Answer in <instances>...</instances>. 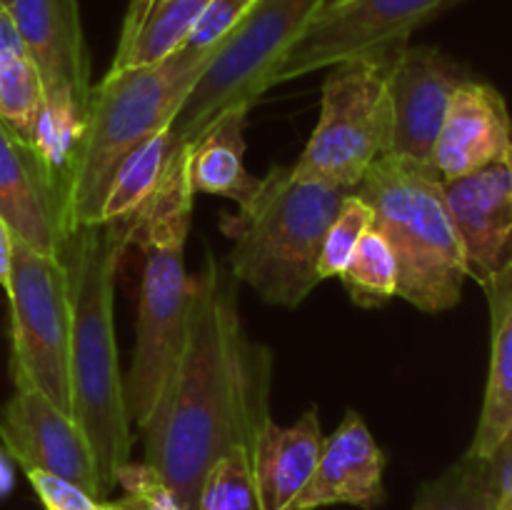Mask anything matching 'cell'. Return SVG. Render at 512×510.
Segmentation results:
<instances>
[{"label":"cell","mask_w":512,"mask_h":510,"mask_svg":"<svg viewBox=\"0 0 512 510\" xmlns=\"http://www.w3.org/2000/svg\"><path fill=\"white\" fill-rule=\"evenodd\" d=\"M8 13L43 80L45 108L83 123L93 85L78 0H13Z\"/></svg>","instance_id":"8fae6325"},{"label":"cell","mask_w":512,"mask_h":510,"mask_svg":"<svg viewBox=\"0 0 512 510\" xmlns=\"http://www.w3.org/2000/svg\"><path fill=\"white\" fill-rule=\"evenodd\" d=\"M103 510H138V508H135V505L123 495V498H118V500H105Z\"/></svg>","instance_id":"836d02e7"},{"label":"cell","mask_w":512,"mask_h":510,"mask_svg":"<svg viewBox=\"0 0 512 510\" xmlns=\"http://www.w3.org/2000/svg\"><path fill=\"white\" fill-rule=\"evenodd\" d=\"M0 218L15 240L60 258L70 235L65 180L30 140L0 120Z\"/></svg>","instance_id":"7c38bea8"},{"label":"cell","mask_w":512,"mask_h":510,"mask_svg":"<svg viewBox=\"0 0 512 510\" xmlns=\"http://www.w3.org/2000/svg\"><path fill=\"white\" fill-rule=\"evenodd\" d=\"M218 45L203 50L183 45L163 63L108 73L90 88L83 130L65 170L70 228L100 223L120 163L170 128Z\"/></svg>","instance_id":"3957f363"},{"label":"cell","mask_w":512,"mask_h":510,"mask_svg":"<svg viewBox=\"0 0 512 510\" xmlns=\"http://www.w3.org/2000/svg\"><path fill=\"white\" fill-rule=\"evenodd\" d=\"M340 280L360 308H380L398 295V260L375 225L363 235Z\"/></svg>","instance_id":"603a6c76"},{"label":"cell","mask_w":512,"mask_h":510,"mask_svg":"<svg viewBox=\"0 0 512 510\" xmlns=\"http://www.w3.org/2000/svg\"><path fill=\"white\" fill-rule=\"evenodd\" d=\"M385 453L365 420L348 410L335 433L325 435L318 465L298 510H320L330 505H355L373 510L383 500Z\"/></svg>","instance_id":"2e32d148"},{"label":"cell","mask_w":512,"mask_h":510,"mask_svg":"<svg viewBox=\"0 0 512 510\" xmlns=\"http://www.w3.org/2000/svg\"><path fill=\"white\" fill-rule=\"evenodd\" d=\"M193 200L188 145H180L160 188L135 213L130 235V245L135 243L143 253L135 353L125 380L128 413L138 428L158 403L183 343L190 300L185 240L193 218Z\"/></svg>","instance_id":"277c9868"},{"label":"cell","mask_w":512,"mask_h":510,"mask_svg":"<svg viewBox=\"0 0 512 510\" xmlns=\"http://www.w3.org/2000/svg\"><path fill=\"white\" fill-rule=\"evenodd\" d=\"M253 3L255 0H208L200 18L195 20L185 45L203 50L223 43L233 33L235 25L248 15Z\"/></svg>","instance_id":"f1b7e54d"},{"label":"cell","mask_w":512,"mask_h":510,"mask_svg":"<svg viewBox=\"0 0 512 510\" xmlns=\"http://www.w3.org/2000/svg\"><path fill=\"white\" fill-rule=\"evenodd\" d=\"M15 488V463L0 445V500L8 498Z\"/></svg>","instance_id":"d6a6232c"},{"label":"cell","mask_w":512,"mask_h":510,"mask_svg":"<svg viewBox=\"0 0 512 510\" xmlns=\"http://www.w3.org/2000/svg\"><path fill=\"white\" fill-rule=\"evenodd\" d=\"M325 3L328 0H255L248 15L215 48L170 123L178 145L193 143L228 110L253 108L255 100L273 88L285 53Z\"/></svg>","instance_id":"52a82bcc"},{"label":"cell","mask_w":512,"mask_h":510,"mask_svg":"<svg viewBox=\"0 0 512 510\" xmlns=\"http://www.w3.org/2000/svg\"><path fill=\"white\" fill-rule=\"evenodd\" d=\"M490 493L495 510L512 508V430L498 443V448L485 458Z\"/></svg>","instance_id":"f546056e"},{"label":"cell","mask_w":512,"mask_h":510,"mask_svg":"<svg viewBox=\"0 0 512 510\" xmlns=\"http://www.w3.org/2000/svg\"><path fill=\"white\" fill-rule=\"evenodd\" d=\"M133 218L80 225L65 238L60 260L70 288V383L73 418L93 450L103 495L118 488V473L133 453V420L125 400L115 343V273L130 245Z\"/></svg>","instance_id":"7a4b0ae2"},{"label":"cell","mask_w":512,"mask_h":510,"mask_svg":"<svg viewBox=\"0 0 512 510\" xmlns=\"http://www.w3.org/2000/svg\"><path fill=\"white\" fill-rule=\"evenodd\" d=\"M208 0H130L108 73L163 63L188 40Z\"/></svg>","instance_id":"d6986e66"},{"label":"cell","mask_w":512,"mask_h":510,"mask_svg":"<svg viewBox=\"0 0 512 510\" xmlns=\"http://www.w3.org/2000/svg\"><path fill=\"white\" fill-rule=\"evenodd\" d=\"M43 105V80L28 53L23 50L0 60V120L35 145Z\"/></svg>","instance_id":"d4e9b609"},{"label":"cell","mask_w":512,"mask_h":510,"mask_svg":"<svg viewBox=\"0 0 512 510\" xmlns=\"http://www.w3.org/2000/svg\"><path fill=\"white\" fill-rule=\"evenodd\" d=\"M13 233H10L8 223L0 218V288L8 293L10 288V268H13Z\"/></svg>","instance_id":"4dcf8cb0"},{"label":"cell","mask_w":512,"mask_h":510,"mask_svg":"<svg viewBox=\"0 0 512 510\" xmlns=\"http://www.w3.org/2000/svg\"><path fill=\"white\" fill-rule=\"evenodd\" d=\"M355 193L373 208V225L398 260V295L423 313L455 308L468 280L460 235L433 165L385 155Z\"/></svg>","instance_id":"8992f818"},{"label":"cell","mask_w":512,"mask_h":510,"mask_svg":"<svg viewBox=\"0 0 512 510\" xmlns=\"http://www.w3.org/2000/svg\"><path fill=\"white\" fill-rule=\"evenodd\" d=\"M508 510H512V508H508Z\"/></svg>","instance_id":"d590c367"},{"label":"cell","mask_w":512,"mask_h":510,"mask_svg":"<svg viewBox=\"0 0 512 510\" xmlns=\"http://www.w3.org/2000/svg\"><path fill=\"white\" fill-rule=\"evenodd\" d=\"M23 50V40L15 30L13 18H10L8 10H0V60L8 58V55L23 53Z\"/></svg>","instance_id":"1f68e13d"},{"label":"cell","mask_w":512,"mask_h":510,"mask_svg":"<svg viewBox=\"0 0 512 510\" xmlns=\"http://www.w3.org/2000/svg\"><path fill=\"white\" fill-rule=\"evenodd\" d=\"M13 5V0H0V10H8Z\"/></svg>","instance_id":"e575fe53"},{"label":"cell","mask_w":512,"mask_h":510,"mask_svg":"<svg viewBox=\"0 0 512 510\" xmlns=\"http://www.w3.org/2000/svg\"><path fill=\"white\" fill-rule=\"evenodd\" d=\"M43 510H103L105 500L83 485L45 470H23Z\"/></svg>","instance_id":"83f0119b"},{"label":"cell","mask_w":512,"mask_h":510,"mask_svg":"<svg viewBox=\"0 0 512 510\" xmlns=\"http://www.w3.org/2000/svg\"><path fill=\"white\" fill-rule=\"evenodd\" d=\"M388 65L390 60H350L330 68L318 125L293 165L298 178L355 190L370 165L390 153Z\"/></svg>","instance_id":"ba28073f"},{"label":"cell","mask_w":512,"mask_h":510,"mask_svg":"<svg viewBox=\"0 0 512 510\" xmlns=\"http://www.w3.org/2000/svg\"><path fill=\"white\" fill-rule=\"evenodd\" d=\"M195 510H260L250 450H233L210 465Z\"/></svg>","instance_id":"484cf974"},{"label":"cell","mask_w":512,"mask_h":510,"mask_svg":"<svg viewBox=\"0 0 512 510\" xmlns=\"http://www.w3.org/2000/svg\"><path fill=\"white\" fill-rule=\"evenodd\" d=\"M178 148L180 145L170 128L160 130L158 135L138 145L120 163L118 173H115L113 183H110L103 203V213H100V223L123 220L138 213L165 180Z\"/></svg>","instance_id":"7402d4cb"},{"label":"cell","mask_w":512,"mask_h":510,"mask_svg":"<svg viewBox=\"0 0 512 510\" xmlns=\"http://www.w3.org/2000/svg\"><path fill=\"white\" fill-rule=\"evenodd\" d=\"M0 443L23 470L55 473L105 500L83 428L38 390L15 388L0 405Z\"/></svg>","instance_id":"5bb4252c"},{"label":"cell","mask_w":512,"mask_h":510,"mask_svg":"<svg viewBox=\"0 0 512 510\" xmlns=\"http://www.w3.org/2000/svg\"><path fill=\"white\" fill-rule=\"evenodd\" d=\"M468 78L470 75L440 50L405 45L388 65V93L393 105L390 155L433 165L435 143L450 100Z\"/></svg>","instance_id":"4fadbf2b"},{"label":"cell","mask_w":512,"mask_h":510,"mask_svg":"<svg viewBox=\"0 0 512 510\" xmlns=\"http://www.w3.org/2000/svg\"><path fill=\"white\" fill-rule=\"evenodd\" d=\"M273 353L245 330L238 280L208 255L190 275L183 343L143 430V463L183 510H195L200 483L215 460L253 453L270 423Z\"/></svg>","instance_id":"6da1fadb"},{"label":"cell","mask_w":512,"mask_h":510,"mask_svg":"<svg viewBox=\"0 0 512 510\" xmlns=\"http://www.w3.org/2000/svg\"><path fill=\"white\" fill-rule=\"evenodd\" d=\"M445 203L465 250L468 278L488 285L512 270V148L493 163L443 180Z\"/></svg>","instance_id":"9a60e30c"},{"label":"cell","mask_w":512,"mask_h":510,"mask_svg":"<svg viewBox=\"0 0 512 510\" xmlns=\"http://www.w3.org/2000/svg\"><path fill=\"white\" fill-rule=\"evenodd\" d=\"M413 510H495L485 458L465 453L443 475L420 485Z\"/></svg>","instance_id":"cb8c5ba5"},{"label":"cell","mask_w":512,"mask_h":510,"mask_svg":"<svg viewBox=\"0 0 512 510\" xmlns=\"http://www.w3.org/2000/svg\"><path fill=\"white\" fill-rule=\"evenodd\" d=\"M250 108H233L220 115L200 138L188 145V175L193 193L220 195L243 205L258 185L245 170V118Z\"/></svg>","instance_id":"44dd1931"},{"label":"cell","mask_w":512,"mask_h":510,"mask_svg":"<svg viewBox=\"0 0 512 510\" xmlns=\"http://www.w3.org/2000/svg\"><path fill=\"white\" fill-rule=\"evenodd\" d=\"M318 410L310 408L295 425L270 420L253 448V473L260 510H298L323 450Z\"/></svg>","instance_id":"ac0fdd59"},{"label":"cell","mask_w":512,"mask_h":510,"mask_svg":"<svg viewBox=\"0 0 512 510\" xmlns=\"http://www.w3.org/2000/svg\"><path fill=\"white\" fill-rule=\"evenodd\" d=\"M350 193L355 190L298 178L293 168H270L238 213L223 220L233 240L230 273L265 303L298 308L320 283V245Z\"/></svg>","instance_id":"5b68a950"},{"label":"cell","mask_w":512,"mask_h":510,"mask_svg":"<svg viewBox=\"0 0 512 510\" xmlns=\"http://www.w3.org/2000/svg\"><path fill=\"white\" fill-rule=\"evenodd\" d=\"M483 290L490 303L493 353L480 423L468 450L475 458H488L512 430V270L490 280Z\"/></svg>","instance_id":"ffe728a7"},{"label":"cell","mask_w":512,"mask_h":510,"mask_svg":"<svg viewBox=\"0 0 512 510\" xmlns=\"http://www.w3.org/2000/svg\"><path fill=\"white\" fill-rule=\"evenodd\" d=\"M463 0H328L285 53L275 85L350 60H393L410 35Z\"/></svg>","instance_id":"30bf717a"},{"label":"cell","mask_w":512,"mask_h":510,"mask_svg":"<svg viewBox=\"0 0 512 510\" xmlns=\"http://www.w3.org/2000/svg\"><path fill=\"white\" fill-rule=\"evenodd\" d=\"M512 148V118L503 95L488 83L468 78L450 100L435 143L433 168L443 180L463 178L493 163Z\"/></svg>","instance_id":"e0dca14e"},{"label":"cell","mask_w":512,"mask_h":510,"mask_svg":"<svg viewBox=\"0 0 512 510\" xmlns=\"http://www.w3.org/2000/svg\"><path fill=\"white\" fill-rule=\"evenodd\" d=\"M13 383L33 388L73 415L70 383V288L63 260L13 243L10 268Z\"/></svg>","instance_id":"9c48e42d"},{"label":"cell","mask_w":512,"mask_h":510,"mask_svg":"<svg viewBox=\"0 0 512 510\" xmlns=\"http://www.w3.org/2000/svg\"><path fill=\"white\" fill-rule=\"evenodd\" d=\"M370 228H373V208L358 193L345 195L320 245L318 278H340Z\"/></svg>","instance_id":"4316f807"}]
</instances>
